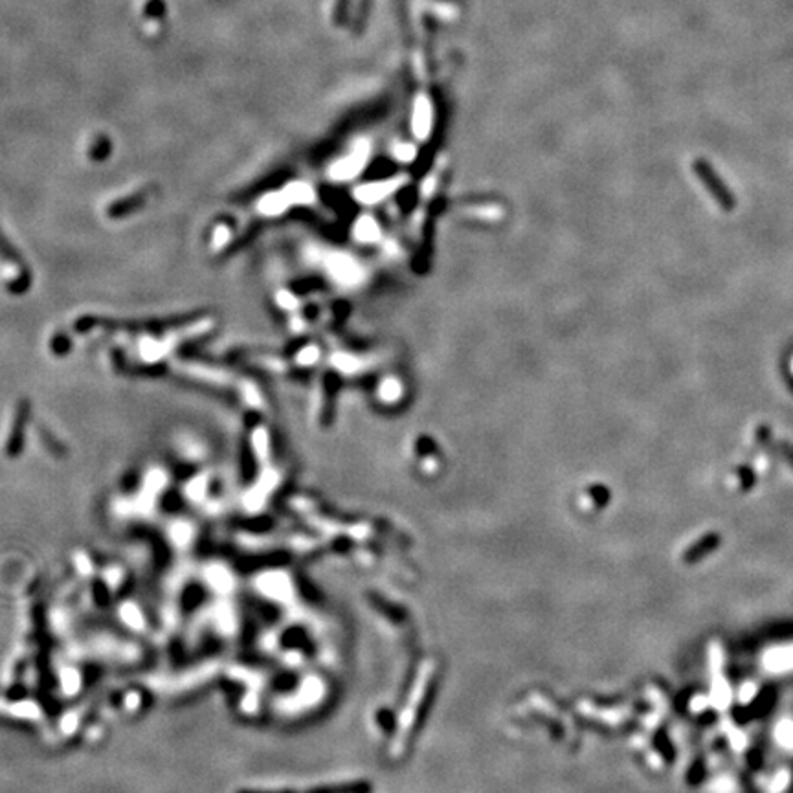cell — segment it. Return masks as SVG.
<instances>
[{
    "instance_id": "obj_1",
    "label": "cell",
    "mask_w": 793,
    "mask_h": 793,
    "mask_svg": "<svg viewBox=\"0 0 793 793\" xmlns=\"http://www.w3.org/2000/svg\"><path fill=\"white\" fill-rule=\"evenodd\" d=\"M694 173L696 177L700 178V182L705 186V189L709 191L711 197L715 198V203L718 204L722 212H734L739 201H736L734 193L729 189V186L718 177V173L713 169V166L707 160L698 158L694 162Z\"/></svg>"
},
{
    "instance_id": "obj_2",
    "label": "cell",
    "mask_w": 793,
    "mask_h": 793,
    "mask_svg": "<svg viewBox=\"0 0 793 793\" xmlns=\"http://www.w3.org/2000/svg\"><path fill=\"white\" fill-rule=\"evenodd\" d=\"M720 544H722V537H720V534H716V532H709V534L701 537L700 540L694 544V546L689 547V549L685 551L683 560L687 562V564H694V562H700L701 558L707 557L709 553H713L715 549H718Z\"/></svg>"
},
{
    "instance_id": "obj_3",
    "label": "cell",
    "mask_w": 793,
    "mask_h": 793,
    "mask_svg": "<svg viewBox=\"0 0 793 793\" xmlns=\"http://www.w3.org/2000/svg\"><path fill=\"white\" fill-rule=\"evenodd\" d=\"M365 788H356V786H330V788H316L303 793H364ZM235 793H298V792H257V790H241Z\"/></svg>"
},
{
    "instance_id": "obj_4",
    "label": "cell",
    "mask_w": 793,
    "mask_h": 793,
    "mask_svg": "<svg viewBox=\"0 0 793 793\" xmlns=\"http://www.w3.org/2000/svg\"><path fill=\"white\" fill-rule=\"evenodd\" d=\"M755 435H757V441H759V444L762 449H766L768 452H773L775 441L769 424H759V428H757V434Z\"/></svg>"
},
{
    "instance_id": "obj_5",
    "label": "cell",
    "mask_w": 793,
    "mask_h": 793,
    "mask_svg": "<svg viewBox=\"0 0 793 793\" xmlns=\"http://www.w3.org/2000/svg\"><path fill=\"white\" fill-rule=\"evenodd\" d=\"M771 453H777V458L783 459L793 470V444H790L788 441H775V449Z\"/></svg>"
},
{
    "instance_id": "obj_6",
    "label": "cell",
    "mask_w": 793,
    "mask_h": 793,
    "mask_svg": "<svg viewBox=\"0 0 793 793\" xmlns=\"http://www.w3.org/2000/svg\"><path fill=\"white\" fill-rule=\"evenodd\" d=\"M358 235L364 237V239H373V237H377V226H374V222L371 221V219H364V221L360 222Z\"/></svg>"
},
{
    "instance_id": "obj_7",
    "label": "cell",
    "mask_w": 793,
    "mask_h": 793,
    "mask_svg": "<svg viewBox=\"0 0 793 793\" xmlns=\"http://www.w3.org/2000/svg\"><path fill=\"white\" fill-rule=\"evenodd\" d=\"M739 476H740V479H742V488H744V490H748V488L753 487V481H755L753 468H751V467H740L739 468Z\"/></svg>"
},
{
    "instance_id": "obj_8",
    "label": "cell",
    "mask_w": 793,
    "mask_h": 793,
    "mask_svg": "<svg viewBox=\"0 0 793 793\" xmlns=\"http://www.w3.org/2000/svg\"><path fill=\"white\" fill-rule=\"evenodd\" d=\"M382 393H384L386 397H389V399H393V397H397V393H399V388H397L395 382H388V384H384V388H382Z\"/></svg>"
},
{
    "instance_id": "obj_9",
    "label": "cell",
    "mask_w": 793,
    "mask_h": 793,
    "mask_svg": "<svg viewBox=\"0 0 793 793\" xmlns=\"http://www.w3.org/2000/svg\"><path fill=\"white\" fill-rule=\"evenodd\" d=\"M788 388H790V391H792V393H793V380H790V384H788Z\"/></svg>"
}]
</instances>
